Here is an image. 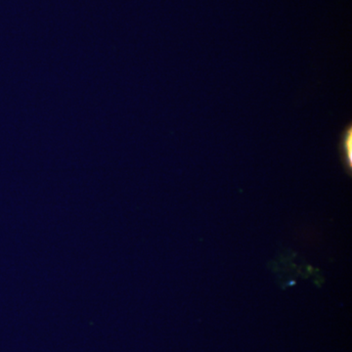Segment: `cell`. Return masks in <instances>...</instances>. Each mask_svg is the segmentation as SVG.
Wrapping results in <instances>:
<instances>
[{
  "mask_svg": "<svg viewBox=\"0 0 352 352\" xmlns=\"http://www.w3.org/2000/svg\"><path fill=\"white\" fill-rule=\"evenodd\" d=\"M344 147L346 149V162L351 164V131H347L346 136H344Z\"/></svg>",
  "mask_w": 352,
  "mask_h": 352,
  "instance_id": "obj_1",
  "label": "cell"
}]
</instances>
